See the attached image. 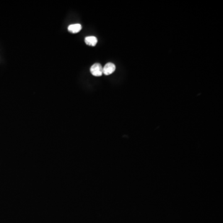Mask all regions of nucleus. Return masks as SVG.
I'll list each match as a JSON object with an SVG mask.
<instances>
[{"label": "nucleus", "mask_w": 223, "mask_h": 223, "mask_svg": "<svg viewBox=\"0 0 223 223\" xmlns=\"http://www.w3.org/2000/svg\"><path fill=\"white\" fill-rule=\"evenodd\" d=\"M90 71L93 76H101L103 74V67L100 63H95L90 67Z\"/></svg>", "instance_id": "f257e3e1"}, {"label": "nucleus", "mask_w": 223, "mask_h": 223, "mask_svg": "<svg viewBox=\"0 0 223 223\" xmlns=\"http://www.w3.org/2000/svg\"><path fill=\"white\" fill-rule=\"evenodd\" d=\"M115 65L112 63H108L103 67V74L105 75H110L115 70Z\"/></svg>", "instance_id": "f03ea898"}, {"label": "nucleus", "mask_w": 223, "mask_h": 223, "mask_svg": "<svg viewBox=\"0 0 223 223\" xmlns=\"http://www.w3.org/2000/svg\"><path fill=\"white\" fill-rule=\"evenodd\" d=\"M85 41L86 44L89 45V46H95L97 44V39L94 36L86 37L85 38Z\"/></svg>", "instance_id": "20e7f679"}, {"label": "nucleus", "mask_w": 223, "mask_h": 223, "mask_svg": "<svg viewBox=\"0 0 223 223\" xmlns=\"http://www.w3.org/2000/svg\"><path fill=\"white\" fill-rule=\"evenodd\" d=\"M82 29V26L80 24H75L70 25L68 27V30L70 32L73 34L78 33Z\"/></svg>", "instance_id": "7ed1b4c3"}]
</instances>
